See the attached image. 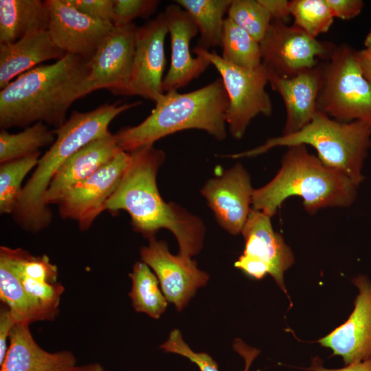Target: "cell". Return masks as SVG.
Segmentation results:
<instances>
[{
  "label": "cell",
  "mask_w": 371,
  "mask_h": 371,
  "mask_svg": "<svg viewBox=\"0 0 371 371\" xmlns=\"http://www.w3.org/2000/svg\"><path fill=\"white\" fill-rule=\"evenodd\" d=\"M0 298L14 315L18 323L30 324L37 321L53 320L59 313L30 295L14 273L1 261Z\"/></svg>",
  "instance_id": "cell-23"
},
{
  "label": "cell",
  "mask_w": 371,
  "mask_h": 371,
  "mask_svg": "<svg viewBox=\"0 0 371 371\" xmlns=\"http://www.w3.org/2000/svg\"><path fill=\"white\" fill-rule=\"evenodd\" d=\"M254 190L250 177L237 164L207 180L201 190L218 224L232 235L241 233L251 208Z\"/></svg>",
  "instance_id": "cell-15"
},
{
  "label": "cell",
  "mask_w": 371,
  "mask_h": 371,
  "mask_svg": "<svg viewBox=\"0 0 371 371\" xmlns=\"http://www.w3.org/2000/svg\"><path fill=\"white\" fill-rule=\"evenodd\" d=\"M48 23L45 1H0V43L15 42L30 33L47 30Z\"/></svg>",
  "instance_id": "cell-22"
},
{
  "label": "cell",
  "mask_w": 371,
  "mask_h": 371,
  "mask_svg": "<svg viewBox=\"0 0 371 371\" xmlns=\"http://www.w3.org/2000/svg\"><path fill=\"white\" fill-rule=\"evenodd\" d=\"M227 17L260 43L273 20L258 0H232Z\"/></svg>",
  "instance_id": "cell-32"
},
{
  "label": "cell",
  "mask_w": 371,
  "mask_h": 371,
  "mask_svg": "<svg viewBox=\"0 0 371 371\" xmlns=\"http://www.w3.org/2000/svg\"><path fill=\"white\" fill-rule=\"evenodd\" d=\"M140 256L155 273L168 302L179 311L209 280L208 274L197 267L195 260L172 255L166 243L155 237L149 239L147 246L141 247Z\"/></svg>",
  "instance_id": "cell-12"
},
{
  "label": "cell",
  "mask_w": 371,
  "mask_h": 371,
  "mask_svg": "<svg viewBox=\"0 0 371 371\" xmlns=\"http://www.w3.org/2000/svg\"><path fill=\"white\" fill-rule=\"evenodd\" d=\"M54 130L43 122H36L17 133L6 130L0 132V164L19 159L40 148L52 146L56 140Z\"/></svg>",
  "instance_id": "cell-26"
},
{
  "label": "cell",
  "mask_w": 371,
  "mask_h": 371,
  "mask_svg": "<svg viewBox=\"0 0 371 371\" xmlns=\"http://www.w3.org/2000/svg\"><path fill=\"white\" fill-rule=\"evenodd\" d=\"M66 53L56 47L47 30L30 33L15 42L0 43V88L19 76Z\"/></svg>",
  "instance_id": "cell-21"
},
{
  "label": "cell",
  "mask_w": 371,
  "mask_h": 371,
  "mask_svg": "<svg viewBox=\"0 0 371 371\" xmlns=\"http://www.w3.org/2000/svg\"><path fill=\"white\" fill-rule=\"evenodd\" d=\"M129 154L128 168L104 210L112 214L126 211L134 230L148 240L161 229L170 230L178 242V255L191 258L202 248L205 227L199 217L160 195L156 179L164 152L147 145Z\"/></svg>",
  "instance_id": "cell-1"
},
{
  "label": "cell",
  "mask_w": 371,
  "mask_h": 371,
  "mask_svg": "<svg viewBox=\"0 0 371 371\" xmlns=\"http://www.w3.org/2000/svg\"><path fill=\"white\" fill-rule=\"evenodd\" d=\"M168 34L164 12L139 27L129 84L130 95H139L155 102L164 93V43Z\"/></svg>",
  "instance_id": "cell-14"
},
{
  "label": "cell",
  "mask_w": 371,
  "mask_h": 371,
  "mask_svg": "<svg viewBox=\"0 0 371 371\" xmlns=\"http://www.w3.org/2000/svg\"><path fill=\"white\" fill-rule=\"evenodd\" d=\"M164 13L171 45L170 65L162 84L164 92L167 93L186 87L211 63L202 56L191 54V40L199 30L190 15L175 3L166 6Z\"/></svg>",
  "instance_id": "cell-17"
},
{
  "label": "cell",
  "mask_w": 371,
  "mask_h": 371,
  "mask_svg": "<svg viewBox=\"0 0 371 371\" xmlns=\"http://www.w3.org/2000/svg\"><path fill=\"white\" fill-rule=\"evenodd\" d=\"M129 153L122 151L109 164L71 188L58 202L63 219L78 223L80 231L89 229L104 211L130 163Z\"/></svg>",
  "instance_id": "cell-11"
},
{
  "label": "cell",
  "mask_w": 371,
  "mask_h": 371,
  "mask_svg": "<svg viewBox=\"0 0 371 371\" xmlns=\"http://www.w3.org/2000/svg\"><path fill=\"white\" fill-rule=\"evenodd\" d=\"M132 281L129 297L136 312L159 319L168 306V300L159 288L155 273L144 262H137L128 274Z\"/></svg>",
  "instance_id": "cell-25"
},
{
  "label": "cell",
  "mask_w": 371,
  "mask_h": 371,
  "mask_svg": "<svg viewBox=\"0 0 371 371\" xmlns=\"http://www.w3.org/2000/svg\"><path fill=\"white\" fill-rule=\"evenodd\" d=\"M69 371H104L103 366L98 363H92L80 366H74Z\"/></svg>",
  "instance_id": "cell-40"
},
{
  "label": "cell",
  "mask_w": 371,
  "mask_h": 371,
  "mask_svg": "<svg viewBox=\"0 0 371 371\" xmlns=\"http://www.w3.org/2000/svg\"><path fill=\"white\" fill-rule=\"evenodd\" d=\"M228 97L221 78L192 91L164 93L150 114L140 124L119 130L117 143L130 153L177 131L203 130L222 141L227 135Z\"/></svg>",
  "instance_id": "cell-3"
},
{
  "label": "cell",
  "mask_w": 371,
  "mask_h": 371,
  "mask_svg": "<svg viewBox=\"0 0 371 371\" xmlns=\"http://www.w3.org/2000/svg\"><path fill=\"white\" fill-rule=\"evenodd\" d=\"M269 11L273 20L286 23L291 16L290 1L287 0H258Z\"/></svg>",
  "instance_id": "cell-37"
},
{
  "label": "cell",
  "mask_w": 371,
  "mask_h": 371,
  "mask_svg": "<svg viewBox=\"0 0 371 371\" xmlns=\"http://www.w3.org/2000/svg\"><path fill=\"white\" fill-rule=\"evenodd\" d=\"M290 12L293 25L314 38L327 32L335 18L326 0L290 1Z\"/></svg>",
  "instance_id": "cell-31"
},
{
  "label": "cell",
  "mask_w": 371,
  "mask_h": 371,
  "mask_svg": "<svg viewBox=\"0 0 371 371\" xmlns=\"http://www.w3.org/2000/svg\"><path fill=\"white\" fill-rule=\"evenodd\" d=\"M317 108L339 122L371 125V87L359 69L355 50L347 44L337 46L331 58L322 63Z\"/></svg>",
  "instance_id": "cell-6"
},
{
  "label": "cell",
  "mask_w": 371,
  "mask_h": 371,
  "mask_svg": "<svg viewBox=\"0 0 371 371\" xmlns=\"http://www.w3.org/2000/svg\"><path fill=\"white\" fill-rule=\"evenodd\" d=\"M159 3L157 0H114L113 25H128L137 17L148 19Z\"/></svg>",
  "instance_id": "cell-33"
},
{
  "label": "cell",
  "mask_w": 371,
  "mask_h": 371,
  "mask_svg": "<svg viewBox=\"0 0 371 371\" xmlns=\"http://www.w3.org/2000/svg\"><path fill=\"white\" fill-rule=\"evenodd\" d=\"M0 261L17 275L44 282H57L58 268L47 256H35L21 248L1 246Z\"/></svg>",
  "instance_id": "cell-29"
},
{
  "label": "cell",
  "mask_w": 371,
  "mask_h": 371,
  "mask_svg": "<svg viewBox=\"0 0 371 371\" xmlns=\"http://www.w3.org/2000/svg\"><path fill=\"white\" fill-rule=\"evenodd\" d=\"M232 0H177L175 3L184 9L196 23L200 38L199 47L208 50L221 47L225 19Z\"/></svg>",
  "instance_id": "cell-24"
},
{
  "label": "cell",
  "mask_w": 371,
  "mask_h": 371,
  "mask_svg": "<svg viewBox=\"0 0 371 371\" xmlns=\"http://www.w3.org/2000/svg\"><path fill=\"white\" fill-rule=\"evenodd\" d=\"M363 43L366 49L371 50V28L366 34Z\"/></svg>",
  "instance_id": "cell-41"
},
{
  "label": "cell",
  "mask_w": 371,
  "mask_h": 371,
  "mask_svg": "<svg viewBox=\"0 0 371 371\" xmlns=\"http://www.w3.org/2000/svg\"><path fill=\"white\" fill-rule=\"evenodd\" d=\"M334 17L350 20L362 11L364 3L361 0H326Z\"/></svg>",
  "instance_id": "cell-35"
},
{
  "label": "cell",
  "mask_w": 371,
  "mask_h": 371,
  "mask_svg": "<svg viewBox=\"0 0 371 371\" xmlns=\"http://www.w3.org/2000/svg\"><path fill=\"white\" fill-rule=\"evenodd\" d=\"M41 151L25 157L0 164V212L12 214L27 173L36 166Z\"/></svg>",
  "instance_id": "cell-28"
},
{
  "label": "cell",
  "mask_w": 371,
  "mask_h": 371,
  "mask_svg": "<svg viewBox=\"0 0 371 371\" xmlns=\"http://www.w3.org/2000/svg\"><path fill=\"white\" fill-rule=\"evenodd\" d=\"M29 326L23 323L14 326L0 371H69L76 366L71 352H49L41 348Z\"/></svg>",
  "instance_id": "cell-20"
},
{
  "label": "cell",
  "mask_w": 371,
  "mask_h": 371,
  "mask_svg": "<svg viewBox=\"0 0 371 371\" xmlns=\"http://www.w3.org/2000/svg\"><path fill=\"white\" fill-rule=\"evenodd\" d=\"M299 144L313 147L324 164L341 172L358 186L363 180L362 168L371 145V125L359 120L339 122L317 111L298 131L270 138L262 145L230 156L254 157L275 147Z\"/></svg>",
  "instance_id": "cell-5"
},
{
  "label": "cell",
  "mask_w": 371,
  "mask_h": 371,
  "mask_svg": "<svg viewBox=\"0 0 371 371\" xmlns=\"http://www.w3.org/2000/svg\"><path fill=\"white\" fill-rule=\"evenodd\" d=\"M355 58L363 77L371 87V50L366 48L355 50Z\"/></svg>",
  "instance_id": "cell-39"
},
{
  "label": "cell",
  "mask_w": 371,
  "mask_h": 371,
  "mask_svg": "<svg viewBox=\"0 0 371 371\" xmlns=\"http://www.w3.org/2000/svg\"><path fill=\"white\" fill-rule=\"evenodd\" d=\"M133 23L115 26L89 60L90 91L100 89L130 95L129 84L139 30Z\"/></svg>",
  "instance_id": "cell-10"
},
{
  "label": "cell",
  "mask_w": 371,
  "mask_h": 371,
  "mask_svg": "<svg viewBox=\"0 0 371 371\" xmlns=\"http://www.w3.org/2000/svg\"><path fill=\"white\" fill-rule=\"evenodd\" d=\"M271 218L261 211L251 209L241 232L245 249L234 267L255 280L269 274L286 293L284 273L294 262V257L282 236L273 230Z\"/></svg>",
  "instance_id": "cell-9"
},
{
  "label": "cell",
  "mask_w": 371,
  "mask_h": 371,
  "mask_svg": "<svg viewBox=\"0 0 371 371\" xmlns=\"http://www.w3.org/2000/svg\"><path fill=\"white\" fill-rule=\"evenodd\" d=\"M322 76V63L291 77H280L268 71V82L281 95L286 109L282 135L298 131L313 119L317 111Z\"/></svg>",
  "instance_id": "cell-19"
},
{
  "label": "cell",
  "mask_w": 371,
  "mask_h": 371,
  "mask_svg": "<svg viewBox=\"0 0 371 371\" xmlns=\"http://www.w3.org/2000/svg\"><path fill=\"white\" fill-rule=\"evenodd\" d=\"M359 289L348 319L317 342L347 365L371 358V282L363 276L352 280Z\"/></svg>",
  "instance_id": "cell-16"
},
{
  "label": "cell",
  "mask_w": 371,
  "mask_h": 371,
  "mask_svg": "<svg viewBox=\"0 0 371 371\" xmlns=\"http://www.w3.org/2000/svg\"><path fill=\"white\" fill-rule=\"evenodd\" d=\"M45 3L49 12V35L55 45L66 54L89 60L114 27L80 12L69 0H47Z\"/></svg>",
  "instance_id": "cell-13"
},
{
  "label": "cell",
  "mask_w": 371,
  "mask_h": 371,
  "mask_svg": "<svg viewBox=\"0 0 371 371\" xmlns=\"http://www.w3.org/2000/svg\"><path fill=\"white\" fill-rule=\"evenodd\" d=\"M308 370L311 371H371V358L366 360L354 363L339 369H328L323 367L319 358L313 359L312 364Z\"/></svg>",
  "instance_id": "cell-38"
},
{
  "label": "cell",
  "mask_w": 371,
  "mask_h": 371,
  "mask_svg": "<svg viewBox=\"0 0 371 371\" xmlns=\"http://www.w3.org/2000/svg\"><path fill=\"white\" fill-rule=\"evenodd\" d=\"M18 321L12 312L5 306L0 311V365L3 363L8 350L7 340Z\"/></svg>",
  "instance_id": "cell-36"
},
{
  "label": "cell",
  "mask_w": 371,
  "mask_h": 371,
  "mask_svg": "<svg viewBox=\"0 0 371 371\" xmlns=\"http://www.w3.org/2000/svg\"><path fill=\"white\" fill-rule=\"evenodd\" d=\"M122 151L111 132L82 147L53 177L45 194V203L57 205L71 188L109 164Z\"/></svg>",
  "instance_id": "cell-18"
},
{
  "label": "cell",
  "mask_w": 371,
  "mask_h": 371,
  "mask_svg": "<svg viewBox=\"0 0 371 371\" xmlns=\"http://www.w3.org/2000/svg\"><path fill=\"white\" fill-rule=\"evenodd\" d=\"M221 47V58L230 64L245 69L262 65L260 43L228 17L224 23Z\"/></svg>",
  "instance_id": "cell-27"
},
{
  "label": "cell",
  "mask_w": 371,
  "mask_h": 371,
  "mask_svg": "<svg viewBox=\"0 0 371 371\" xmlns=\"http://www.w3.org/2000/svg\"><path fill=\"white\" fill-rule=\"evenodd\" d=\"M192 52L208 60L221 75L228 97L226 124L234 138H242L258 115L272 113V102L265 89L268 71L262 64L255 69H245L225 62L214 51L196 46Z\"/></svg>",
  "instance_id": "cell-7"
},
{
  "label": "cell",
  "mask_w": 371,
  "mask_h": 371,
  "mask_svg": "<svg viewBox=\"0 0 371 371\" xmlns=\"http://www.w3.org/2000/svg\"><path fill=\"white\" fill-rule=\"evenodd\" d=\"M260 45L262 64L280 77H291L315 67L319 59L328 60L337 47L311 36L293 25L273 19Z\"/></svg>",
  "instance_id": "cell-8"
},
{
  "label": "cell",
  "mask_w": 371,
  "mask_h": 371,
  "mask_svg": "<svg viewBox=\"0 0 371 371\" xmlns=\"http://www.w3.org/2000/svg\"><path fill=\"white\" fill-rule=\"evenodd\" d=\"M357 187L344 173L309 153L305 145H295L288 147L273 179L254 190L252 209L271 217L293 196L302 198L309 213L327 207H348L356 197Z\"/></svg>",
  "instance_id": "cell-4"
},
{
  "label": "cell",
  "mask_w": 371,
  "mask_h": 371,
  "mask_svg": "<svg viewBox=\"0 0 371 371\" xmlns=\"http://www.w3.org/2000/svg\"><path fill=\"white\" fill-rule=\"evenodd\" d=\"M69 2L89 16L113 24L114 0H69Z\"/></svg>",
  "instance_id": "cell-34"
},
{
  "label": "cell",
  "mask_w": 371,
  "mask_h": 371,
  "mask_svg": "<svg viewBox=\"0 0 371 371\" xmlns=\"http://www.w3.org/2000/svg\"><path fill=\"white\" fill-rule=\"evenodd\" d=\"M89 60L67 53L19 76L0 91V127L26 128L43 122L56 128L76 100L90 93Z\"/></svg>",
  "instance_id": "cell-2"
},
{
  "label": "cell",
  "mask_w": 371,
  "mask_h": 371,
  "mask_svg": "<svg viewBox=\"0 0 371 371\" xmlns=\"http://www.w3.org/2000/svg\"><path fill=\"white\" fill-rule=\"evenodd\" d=\"M234 349L244 359V371H249L254 359L260 350L250 347L241 339H236L234 342ZM164 352L179 355L195 363L201 371H219L217 363L205 352H196L184 341L181 332L173 329L166 342L159 347Z\"/></svg>",
  "instance_id": "cell-30"
}]
</instances>
